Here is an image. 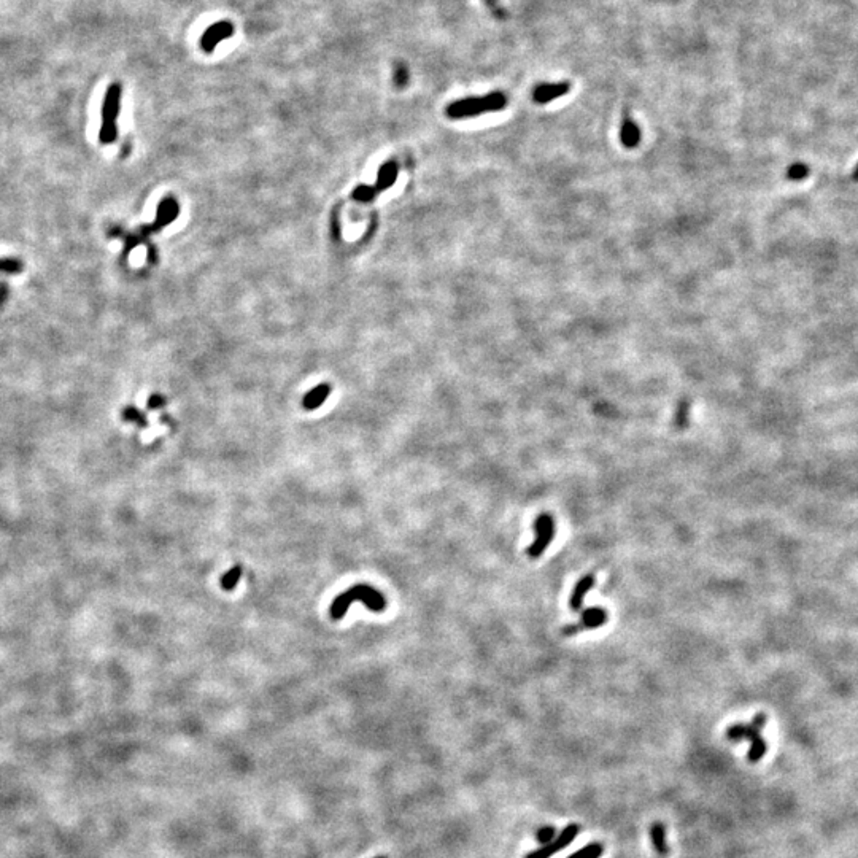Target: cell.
I'll return each mask as SVG.
<instances>
[{"mask_svg": "<svg viewBox=\"0 0 858 858\" xmlns=\"http://www.w3.org/2000/svg\"><path fill=\"white\" fill-rule=\"evenodd\" d=\"M604 854V846L601 842H590L589 846L577 850L566 858H601Z\"/></svg>", "mask_w": 858, "mask_h": 858, "instance_id": "cell-18", "label": "cell"}, {"mask_svg": "<svg viewBox=\"0 0 858 858\" xmlns=\"http://www.w3.org/2000/svg\"><path fill=\"white\" fill-rule=\"evenodd\" d=\"M579 831H580L579 825H576V823L567 825V827L561 831V833L555 837V840L544 844V846L536 850H533L531 854L526 855V858H552L555 854L561 852V850H564L567 846H569V844L577 837Z\"/></svg>", "mask_w": 858, "mask_h": 858, "instance_id": "cell-6", "label": "cell"}, {"mask_svg": "<svg viewBox=\"0 0 858 858\" xmlns=\"http://www.w3.org/2000/svg\"><path fill=\"white\" fill-rule=\"evenodd\" d=\"M116 139H118V126H116V122H102L99 131L100 144L110 145L116 141Z\"/></svg>", "mask_w": 858, "mask_h": 858, "instance_id": "cell-19", "label": "cell"}, {"mask_svg": "<svg viewBox=\"0 0 858 858\" xmlns=\"http://www.w3.org/2000/svg\"><path fill=\"white\" fill-rule=\"evenodd\" d=\"M23 270H24L23 261L15 260V257H4V260H0V272L8 274V275H18V274H21Z\"/></svg>", "mask_w": 858, "mask_h": 858, "instance_id": "cell-20", "label": "cell"}, {"mask_svg": "<svg viewBox=\"0 0 858 858\" xmlns=\"http://www.w3.org/2000/svg\"><path fill=\"white\" fill-rule=\"evenodd\" d=\"M180 214V205L173 197H167L164 199L163 202L159 204L158 211H156V228L161 229L164 228V226H169L173 219H175Z\"/></svg>", "mask_w": 858, "mask_h": 858, "instance_id": "cell-11", "label": "cell"}, {"mask_svg": "<svg viewBox=\"0 0 858 858\" xmlns=\"http://www.w3.org/2000/svg\"><path fill=\"white\" fill-rule=\"evenodd\" d=\"M166 404H167L166 398L161 396V395H151L150 398H148V402H146L148 409H150V410H156L159 407H164Z\"/></svg>", "mask_w": 858, "mask_h": 858, "instance_id": "cell-25", "label": "cell"}, {"mask_svg": "<svg viewBox=\"0 0 858 858\" xmlns=\"http://www.w3.org/2000/svg\"><path fill=\"white\" fill-rule=\"evenodd\" d=\"M854 180H857V182H858V164H857L855 170H854Z\"/></svg>", "mask_w": 858, "mask_h": 858, "instance_id": "cell-29", "label": "cell"}, {"mask_svg": "<svg viewBox=\"0 0 858 858\" xmlns=\"http://www.w3.org/2000/svg\"><path fill=\"white\" fill-rule=\"evenodd\" d=\"M552 837H553V828H548V830H540L539 840H540L542 842H544V844L550 842V841H552Z\"/></svg>", "mask_w": 858, "mask_h": 858, "instance_id": "cell-28", "label": "cell"}, {"mask_svg": "<svg viewBox=\"0 0 858 858\" xmlns=\"http://www.w3.org/2000/svg\"><path fill=\"white\" fill-rule=\"evenodd\" d=\"M376 195H377V190L376 188H372V186H367V185H361V186H358L356 190L353 191V199H354V201H358V202L367 204V202L373 201V197H376Z\"/></svg>", "mask_w": 858, "mask_h": 858, "instance_id": "cell-22", "label": "cell"}, {"mask_svg": "<svg viewBox=\"0 0 858 858\" xmlns=\"http://www.w3.org/2000/svg\"><path fill=\"white\" fill-rule=\"evenodd\" d=\"M608 618H609L608 612H605L603 608H589L582 612L580 620L577 623L567 625V627H564L563 631H561V634L576 636L579 633H584V631L601 628L603 625L608 623Z\"/></svg>", "mask_w": 858, "mask_h": 858, "instance_id": "cell-5", "label": "cell"}, {"mask_svg": "<svg viewBox=\"0 0 858 858\" xmlns=\"http://www.w3.org/2000/svg\"><path fill=\"white\" fill-rule=\"evenodd\" d=\"M8 296H10L8 285H6V283H0V308H2L5 306V302H6V299H8Z\"/></svg>", "mask_w": 858, "mask_h": 858, "instance_id": "cell-27", "label": "cell"}, {"mask_svg": "<svg viewBox=\"0 0 858 858\" xmlns=\"http://www.w3.org/2000/svg\"><path fill=\"white\" fill-rule=\"evenodd\" d=\"M356 601L364 603L366 608L373 612H382L386 609V599L382 593L369 585H354L334 599L329 614L334 620H340V618L345 617L350 605Z\"/></svg>", "mask_w": 858, "mask_h": 858, "instance_id": "cell-1", "label": "cell"}, {"mask_svg": "<svg viewBox=\"0 0 858 858\" xmlns=\"http://www.w3.org/2000/svg\"><path fill=\"white\" fill-rule=\"evenodd\" d=\"M595 584H596L595 576H593V574H586V576H584L576 585H574L572 593H571V596H569V608H571V610L577 612V610L582 609L584 599H585L586 595H589V591L593 589V586H595Z\"/></svg>", "mask_w": 858, "mask_h": 858, "instance_id": "cell-10", "label": "cell"}, {"mask_svg": "<svg viewBox=\"0 0 858 858\" xmlns=\"http://www.w3.org/2000/svg\"><path fill=\"white\" fill-rule=\"evenodd\" d=\"M809 175V167L801 163H796L789 167V170H787V178L792 180V182H801L806 177Z\"/></svg>", "mask_w": 858, "mask_h": 858, "instance_id": "cell-23", "label": "cell"}, {"mask_svg": "<svg viewBox=\"0 0 858 858\" xmlns=\"http://www.w3.org/2000/svg\"><path fill=\"white\" fill-rule=\"evenodd\" d=\"M377 858H386V857H377Z\"/></svg>", "mask_w": 858, "mask_h": 858, "instance_id": "cell-30", "label": "cell"}, {"mask_svg": "<svg viewBox=\"0 0 858 858\" xmlns=\"http://www.w3.org/2000/svg\"><path fill=\"white\" fill-rule=\"evenodd\" d=\"M396 178H398V164L395 163V161H390V163H386L380 167L376 190L385 191V190L391 188V186L395 185Z\"/></svg>", "mask_w": 858, "mask_h": 858, "instance_id": "cell-14", "label": "cell"}, {"mask_svg": "<svg viewBox=\"0 0 858 858\" xmlns=\"http://www.w3.org/2000/svg\"><path fill=\"white\" fill-rule=\"evenodd\" d=\"M571 91V83L569 81H560V83H542V85H538L536 88L533 89V99L536 104L545 105L550 104V102L557 100L560 98H563L567 93Z\"/></svg>", "mask_w": 858, "mask_h": 858, "instance_id": "cell-8", "label": "cell"}, {"mask_svg": "<svg viewBox=\"0 0 858 858\" xmlns=\"http://www.w3.org/2000/svg\"><path fill=\"white\" fill-rule=\"evenodd\" d=\"M688 415H690V402L687 399H683V401L679 402L676 410V417H674V424L679 429H683L688 424Z\"/></svg>", "mask_w": 858, "mask_h": 858, "instance_id": "cell-21", "label": "cell"}, {"mask_svg": "<svg viewBox=\"0 0 858 858\" xmlns=\"http://www.w3.org/2000/svg\"><path fill=\"white\" fill-rule=\"evenodd\" d=\"M242 572H243V569L240 564L231 567V569L226 572L221 579V589L226 591L234 590L238 584V580H240V577H242Z\"/></svg>", "mask_w": 858, "mask_h": 858, "instance_id": "cell-17", "label": "cell"}, {"mask_svg": "<svg viewBox=\"0 0 858 858\" xmlns=\"http://www.w3.org/2000/svg\"><path fill=\"white\" fill-rule=\"evenodd\" d=\"M122 420L127 423H135L139 428H146L148 427V420L145 414L141 410H139L137 407H134V405H129L124 410H122Z\"/></svg>", "mask_w": 858, "mask_h": 858, "instance_id": "cell-16", "label": "cell"}, {"mask_svg": "<svg viewBox=\"0 0 858 858\" xmlns=\"http://www.w3.org/2000/svg\"><path fill=\"white\" fill-rule=\"evenodd\" d=\"M483 2H485L488 5V8L493 11L494 16H498L499 19H504L506 18V11L501 8L499 0H483Z\"/></svg>", "mask_w": 858, "mask_h": 858, "instance_id": "cell-26", "label": "cell"}, {"mask_svg": "<svg viewBox=\"0 0 858 858\" xmlns=\"http://www.w3.org/2000/svg\"><path fill=\"white\" fill-rule=\"evenodd\" d=\"M507 105V98L504 93L494 91L480 98H466L461 100H455L447 107V116L451 120H463V118H474L483 113L501 112Z\"/></svg>", "mask_w": 858, "mask_h": 858, "instance_id": "cell-2", "label": "cell"}, {"mask_svg": "<svg viewBox=\"0 0 858 858\" xmlns=\"http://www.w3.org/2000/svg\"><path fill=\"white\" fill-rule=\"evenodd\" d=\"M393 79H395V85L398 88H405L409 83V69L407 66H404L402 62H398L395 66V74H393Z\"/></svg>", "mask_w": 858, "mask_h": 858, "instance_id": "cell-24", "label": "cell"}, {"mask_svg": "<svg viewBox=\"0 0 858 858\" xmlns=\"http://www.w3.org/2000/svg\"><path fill=\"white\" fill-rule=\"evenodd\" d=\"M331 395V386L323 383L315 386L313 390H311L302 399V405H304V409L307 410H315L323 405V402L326 401V398Z\"/></svg>", "mask_w": 858, "mask_h": 858, "instance_id": "cell-13", "label": "cell"}, {"mask_svg": "<svg viewBox=\"0 0 858 858\" xmlns=\"http://www.w3.org/2000/svg\"><path fill=\"white\" fill-rule=\"evenodd\" d=\"M232 35H234V24L229 21H219L204 32V35L201 37V48L205 53H211L219 43L226 38H231Z\"/></svg>", "mask_w": 858, "mask_h": 858, "instance_id": "cell-7", "label": "cell"}, {"mask_svg": "<svg viewBox=\"0 0 858 858\" xmlns=\"http://www.w3.org/2000/svg\"><path fill=\"white\" fill-rule=\"evenodd\" d=\"M620 141L623 144V146L630 148V150L631 148H636L641 141V129L633 120L628 118V116L622 121Z\"/></svg>", "mask_w": 858, "mask_h": 858, "instance_id": "cell-12", "label": "cell"}, {"mask_svg": "<svg viewBox=\"0 0 858 858\" xmlns=\"http://www.w3.org/2000/svg\"><path fill=\"white\" fill-rule=\"evenodd\" d=\"M534 540L526 548V555L533 560L540 558L544 552L550 547L555 538V520L550 514H540L533 523Z\"/></svg>", "mask_w": 858, "mask_h": 858, "instance_id": "cell-4", "label": "cell"}, {"mask_svg": "<svg viewBox=\"0 0 858 858\" xmlns=\"http://www.w3.org/2000/svg\"><path fill=\"white\" fill-rule=\"evenodd\" d=\"M766 721V714H757L750 724H736L726 730V738L733 741V743H739V741L743 739L750 741V749L747 752V760H749L750 763H758L767 752L766 741L761 736V731H763Z\"/></svg>", "mask_w": 858, "mask_h": 858, "instance_id": "cell-3", "label": "cell"}, {"mask_svg": "<svg viewBox=\"0 0 858 858\" xmlns=\"http://www.w3.org/2000/svg\"><path fill=\"white\" fill-rule=\"evenodd\" d=\"M121 85L112 83L105 93L104 104H102V122H116L121 108Z\"/></svg>", "mask_w": 858, "mask_h": 858, "instance_id": "cell-9", "label": "cell"}, {"mask_svg": "<svg viewBox=\"0 0 858 858\" xmlns=\"http://www.w3.org/2000/svg\"><path fill=\"white\" fill-rule=\"evenodd\" d=\"M650 837L651 842H654V846L656 849V852L660 855H666L668 854V844H666V830L661 823H654L650 828Z\"/></svg>", "mask_w": 858, "mask_h": 858, "instance_id": "cell-15", "label": "cell"}]
</instances>
